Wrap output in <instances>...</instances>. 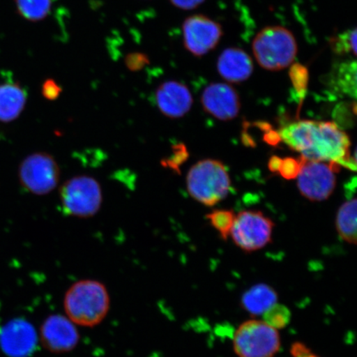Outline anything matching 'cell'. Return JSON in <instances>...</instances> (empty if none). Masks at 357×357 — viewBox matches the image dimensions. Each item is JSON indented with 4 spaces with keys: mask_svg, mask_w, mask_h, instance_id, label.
Segmentation results:
<instances>
[{
    "mask_svg": "<svg viewBox=\"0 0 357 357\" xmlns=\"http://www.w3.org/2000/svg\"><path fill=\"white\" fill-rule=\"evenodd\" d=\"M56 0H16L20 15L32 22L41 21L50 15Z\"/></svg>",
    "mask_w": 357,
    "mask_h": 357,
    "instance_id": "d6986e66",
    "label": "cell"
},
{
    "mask_svg": "<svg viewBox=\"0 0 357 357\" xmlns=\"http://www.w3.org/2000/svg\"><path fill=\"white\" fill-rule=\"evenodd\" d=\"M356 199L347 201L339 208L336 217L338 236L345 243L356 245Z\"/></svg>",
    "mask_w": 357,
    "mask_h": 357,
    "instance_id": "ac0fdd59",
    "label": "cell"
},
{
    "mask_svg": "<svg viewBox=\"0 0 357 357\" xmlns=\"http://www.w3.org/2000/svg\"><path fill=\"white\" fill-rule=\"evenodd\" d=\"M276 290L267 284H257L245 291L241 298L243 309L252 317L261 316L278 302Z\"/></svg>",
    "mask_w": 357,
    "mask_h": 357,
    "instance_id": "e0dca14e",
    "label": "cell"
},
{
    "mask_svg": "<svg viewBox=\"0 0 357 357\" xmlns=\"http://www.w3.org/2000/svg\"><path fill=\"white\" fill-rule=\"evenodd\" d=\"M182 31L186 50L195 56H203L213 51L223 35L222 26L218 22L202 15L187 17Z\"/></svg>",
    "mask_w": 357,
    "mask_h": 357,
    "instance_id": "30bf717a",
    "label": "cell"
},
{
    "mask_svg": "<svg viewBox=\"0 0 357 357\" xmlns=\"http://www.w3.org/2000/svg\"><path fill=\"white\" fill-rule=\"evenodd\" d=\"M42 93L45 99L47 100H56L60 97L61 88L54 79L45 80L42 87Z\"/></svg>",
    "mask_w": 357,
    "mask_h": 357,
    "instance_id": "d4e9b609",
    "label": "cell"
},
{
    "mask_svg": "<svg viewBox=\"0 0 357 357\" xmlns=\"http://www.w3.org/2000/svg\"><path fill=\"white\" fill-rule=\"evenodd\" d=\"M290 77L296 86H305L307 82V70L301 64H294L290 69Z\"/></svg>",
    "mask_w": 357,
    "mask_h": 357,
    "instance_id": "484cf974",
    "label": "cell"
},
{
    "mask_svg": "<svg viewBox=\"0 0 357 357\" xmlns=\"http://www.w3.org/2000/svg\"><path fill=\"white\" fill-rule=\"evenodd\" d=\"M186 186L192 198L205 206L212 207L229 195L230 176L220 160H202L190 169Z\"/></svg>",
    "mask_w": 357,
    "mask_h": 357,
    "instance_id": "3957f363",
    "label": "cell"
},
{
    "mask_svg": "<svg viewBox=\"0 0 357 357\" xmlns=\"http://www.w3.org/2000/svg\"><path fill=\"white\" fill-rule=\"evenodd\" d=\"M275 223L261 211H245L236 214L230 238L245 252L260 251L272 242Z\"/></svg>",
    "mask_w": 357,
    "mask_h": 357,
    "instance_id": "52a82bcc",
    "label": "cell"
},
{
    "mask_svg": "<svg viewBox=\"0 0 357 357\" xmlns=\"http://www.w3.org/2000/svg\"><path fill=\"white\" fill-rule=\"evenodd\" d=\"M236 214L229 209H217L206 215L211 225L220 234L223 240L230 238L231 231L233 229Z\"/></svg>",
    "mask_w": 357,
    "mask_h": 357,
    "instance_id": "ffe728a7",
    "label": "cell"
},
{
    "mask_svg": "<svg viewBox=\"0 0 357 357\" xmlns=\"http://www.w3.org/2000/svg\"><path fill=\"white\" fill-rule=\"evenodd\" d=\"M26 99V93L20 84H0V122L10 123L19 118L25 108Z\"/></svg>",
    "mask_w": 357,
    "mask_h": 357,
    "instance_id": "2e32d148",
    "label": "cell"
},
{
    "mask_svg": "<svg viewBox=\"0 0 357 357\" xmlns=\"http://www.w3.org/2000/svg\"><path fill=\"white\" fill-rule=\"evenodd\" d=\"M279 137L303 159L356 169L350 155V138L336 123L300 120L281 128Z\"/></svg>",
    "mask_w": 357,
    "mask_h": 357,
    "instance_id": "6da1fadb",
    "label": "cell"
},
{
    "mask_svg": "<svg viewBox=\"0 0 357 357\" xmlns=\"http://www.w3.org/2000/svg\"><path fill=\"white\" fill-rule=\"evenodd\" d=\"M217 69L226 82L238 84L251 77L254 66L251 56L243 49L229 47L218 57Z\"/></svg>",
    "mask_w": 357,
    "mask_h": 357,
    "instance_id": "5bb4252c",
    "label": "cell"
},
{
    "mask_svg": "<svg viewBox=\"0 0 357 357\" xmlns=\"http://www.w3.org/2000/svg\"><path fill=\"white\" fill-rule=\"evenodd\" d=\"M155 100L160 113L169 119H180L188 114L193 97L188 87L176 80H168L156 89Z\"/></svg>",
    "mask_w": 357,
    "mask_h": 357,
    "instance_id": "4fadbf2b",
    "label": "cell"
},
{
    "mask_svg": "<svg viewBox=\"0 0 357 357\" xmlns=\"http://www.w3.org/2000/svg\"><path fill=\"white\" fill-rule=\"evenodd\" d=\"M19 176L21 185L26 190L44 195L56 189L60 180V169L51 155L37 153L22 160Z\"/></svg>",
    "mask_w": 357,
    "mask_h": 357,
    "instance_id": "ba28073f",
    "label": "cell"
},
{
    "mask_svg": "<svg viewBox=\"0 0 357 357\" xmlns=\"http://www.w3.org/2000/svg\"><path fill=\"white\" fill-rule=\"evenodd\" d=\"M263 321L276 330L283 329L291 321V311L287 306L280 303H275L261 315Z\"/></svg>",
    "mask_w": 357,
    "mask_h": 357,
    "instance_id": "44dd1931",
    "label": "cell"
},
{
    "mask_svg": "<svg viewBox=\"0 0 357 357\" xmlns=\"http://www.w3.org/2000/svg\"><path fill=\"white\" fill-rule=\"evenodd\" d=\"M36 343L37 335L33 328L22 321L10 325L4 337L6 351L15 357L29 356L34 350Z\"/></svg>",
    "mask_w": 357,
    "mask_h": 357,
    "instance_id": "9a60e30c",
    "label": "cell"
},
{
    "mask_svg": "<svg viewBox=\"0 0 357 357\" xmlns=\"http://www.w3.org/2000/svg\"><path fill=\"white\" fill-rule=\"evenodd\" d=\"M79 341V333L77 325L66 316H49L40 328V342L45 349L52 354H62L73 351Z\"/></svg>",
    "mask_w": 357,
    "mask_h": 357,
    "instance_id": "8fae6325",
    "label": "cell"
},
{
    "mask_svg": "<svg viewBox=\"0 0 357 357\" xmlns=\"http://www.w3.org/2000/svg\"><path fill=\"white\" fill-rule=\"evenodd\" d=\"M297 176L298 189L303 197L315 202L328 199L336 187L335 176L337 165L314 162L301 158Z\"/></svg>",
    "mask_w": 357,
    "mask_h": 357,
    "instance_id": "9c48e42d",
    "label": "cell"
},
{
    "mask_svg": "<svg viewBox=\"0 0 357 357\" xmlns=\"http://www.w3.org/2000/svg\"><path fill=\"white\" fill-rule=\"evenodd\" d=\"M173 6L183 10H192L199 7L205 0H169Z\"/></svg>",
    "mask_w": 357,
    "mask_h": 357,
    "instance_id": "83f0119b",
    "label": "cell"
},
{
    "mask_svg": "<svg viewBox=\"0 0 357 357\" xmlns=\"http://www.w3.org/2000/svg\"><path fill=\"white\" fill-rule=\"evenodd\" d=\"M233 346L238 357H274L280 350V334L263 320L249 319L236 330Z\"/></svg>",
    "mask_w": 357,
    "mask_h": 357,
    "instance_id": "5b68a950",
    "label": "cell"
},
{
    "mask_svg": "<svg viewBox=\"0 0 357 357\" xmlns=\"http://www.w3.org/2000/svg\"><path fill=\"white\" fill-rule=\"evenodd\" d=\"M301 160L293 158L279 159L278 171L284 178L290 180L296 178L300 172Z\"/></svg>",
    "mask_w": 357,
    "mask_h": 357,
    "instance_id": "603a6c76",
    "label": "cell"
},
{
    "mask_svg": "<svg viewBox=\"0 0 357 357\" xmlns=\"http://www.w3.org/2000/svg\"><path fill=\"white\" fill-rule=\"evenodd\" d=\"M289 351L292 357H321L312 351L311 348L301 342L292 343Z\"/></svg>",
    "mask_w": 357,
    "mask_h": 357,
    "instance_id": "4316f807",
    "label": "cell"
},
{
    "mask_svg": "<svg viewBox=\"0 0 357 357\" xmlns=\"http://www.w3.org/2000/svg\"><path fill=\"white\" fill-rule=\"evenodd\" d=\"M125 62H126V66L129 70L138 71L149 64V58L144 53L134 52L127 56Z\"/></svg>",
    "mask_w": 357,
    "mask_h": 357,
    "instance_id": "cb8c5ba5",
    "label": "cell"
},
{
    "mask_svg": "<svg viewBox=\"0 0 357 357\" xmlns=\"http://www.w3.org/2000/svg\"><path fill=\"white\" fill-rule=\"evenodd\" d=\"M252 52L263 69L278 71L292 65L297 56L298 45L294 34L287 28L269 26L254 38Z\"/></svg>",
    "mask_w": 357,
    "mask_h": 357,
    "instance_id": "277c9868",
    "label": "cell"
},
{
    "mask_svg": "<svg viewBox=\"0 0 357 357\" xmlns=\"http://www.w3.org/2000/svg\"><path fill=\"white\" fill-rule=\"evenodd\" d=\"M201 104L206 113L221 121L238 117L241 101L238 92L226 83H213L204 89Z\"/></svg>",
    "mask_w": 357,
    "mask_h": 357,
    "instance_id": "7c38bea8",
    "label": "cell"
},
{
    "mask_svg": "<svg viewBox=\"0 0 357 357\" xmlns=\"http://www.w3.org/2000/svg\"><path fill=\"white\" fill-rule=\"evenodd\" d=\"M66 316L75 325L93 328L106 318L110 296L105 285L96 280H82L70 285L63 300Z\"/></svg>",
    "mask_w": 357,
    "mask_h": 357,
    "instance_id": "7a4b0ae2",
    "label": "cell"
},
{
    "mask_svg": "<svg viewBox=\"0 0 357 357\" xmlns=\"http://www.w3.org/2000/svg\"><path fill=\"white\" fill-rule=\"evenodd\" d=\"M333 47L337 53L351 52L356 56V29L351 30L335 40Z\"/></svg>",
    "mask_w": 357,
    "mask_h": 357,
    "instance_id": "7402d4cb",
    "label": "cell"
},
{
    "mask_svg": "<svg viewBox=\"0 0 357 357\" xmlns=\"http://www.w3.org/2000/svg\"><path fill=\"white\" fill-rule=\"evenodd\" d=\"M61 208L67 215L91 218L99 212L102 194L95 178L79 176L64 183L60 190Z\"/></svg>",
    "mask_w": 357,
    "mask_h": 357,
    "instance_id": "8992f818",
    "label": "cell"
}]
</instances>
